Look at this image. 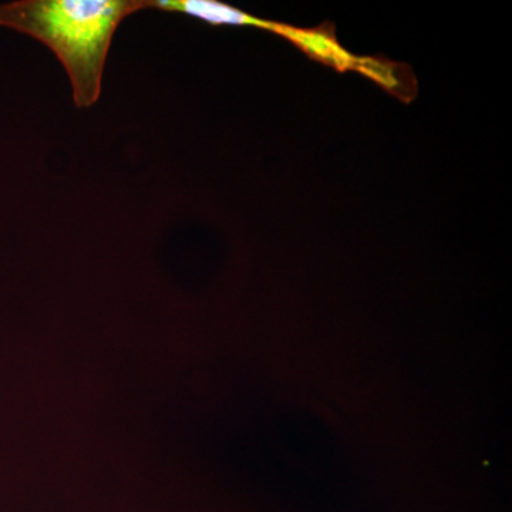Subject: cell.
Returning <instances> with one entry per match:
<instances>
[{
    "label": "cell",
    "mask_w": 512,
    "mask_h": 512,
    "mask_svg": "<svg viewBox=\"0 0 512 512\" xmlns=\"http://www.w3.org/2000/svg\"><path fill=\"white\" fill-rule=\"evenodd\" d=\"M151 8L164 10V12L184 13L191 18L210 23L212 26H255L259 29L271 30L278 35H282L284 30V25L255 18L217 0H153Z\"/></svg>",
    "instance_id": "cell-2"
},
{
    "label": "cell",
    "mask_w": 512,
    "mask_h": 512,
    "mask_svg": "<svg viewBox=\"0 0 512 512\" xmlns=\"http://www.w3.org/2000/svg\"><path fill=\"white\" fill-rule=\"evenodd\" d=\"M151 5L153 0H19L0 5V26L52 49L69 76L74 104L89 109L101 94L114 33Z\"/></svg>",
    "instance_id": "cell-1"
},
{
    "label": "cell",
    "mask_w": 512,
    "mask_h": 512,
    "mask_svg": "<svg viewBox=\"0 0 512 512\" xmlns=\"http://www.w3.org/2000/svg\"><path fill=\"white\" fill-rule=\"evenodd\" d=\"M282 36L289 37L295 45L320 62L332 64L340 70L356 69L357 59L339 45L330 30L295 29L285 26Z\"/></svg>",
    "instance_id": "cell-3"
}]
</instances>
